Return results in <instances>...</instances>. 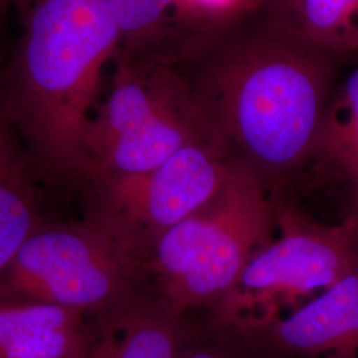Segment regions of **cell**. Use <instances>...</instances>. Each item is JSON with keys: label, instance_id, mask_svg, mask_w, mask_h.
I'll use <instances>...</instances> for the list:
<instances>
[{"label": "cell", "instance_id": "cell-1", "mask_svg": "<svg viewBox=\"0 0 358 358\" xmlns=\"http://www.w3.org/2000/svg\"><path fill=\"white\" fill-rule=\"evenodd\" d=\"M239 15L190 38L173 64L232 155L266 183L313 158L333 93L331 52L287 15Z\"/></svg>", "mask_w": 358, "mask_h": 358}, {"label": "cell", "instance_id": "cell-2", "mask_svg": "<svg viewBox=\"0 0 358 358\" xmlns=\"http://www.w3.org/2000/svg\"><path fill=\"white\" fill-rule=\"evenodd\" d=\"M23 34L10 57L1 109L31 161L59 177L84 178L87 134L105 63L121 32L106 0H17Z\"/></svg>", "mask_w": 358, "mask_h": 358}, {"label": "cell", "instance_id": "cell-3", "mask_svg": "<svg viewBox=\"0 0 358 358\" xmlns=\"http://www.w3.org/2000/svg\"><path fill=\"white\" fill-rule=\"evenodd\" d=\"M278 206L266 183L234 161L215 196L162 234L148 260L159 294L182 312L217 307L251 259L273 241Z\"/></svg>", "mask_w": 358, "mask_h": 358}, {"label": "cell", "instance_id": "cell-4", "mask_svg": "<svg viewBox=\"0 0 358 358\" xmlns=\"http://www.w3.org/2000/svg\"><path fill=\"white\" fill-rule=\"evenodd\" d=\"M106 100L87 134L84 178L97 186L150 171L180 148L220 137L170 62L118 53Z\"/></svg>", "mask_w": 358, "mask_h": 358}, {"label": "cell", "instance_id": "cell-5", "mask_svg": "<svg viewBox=\"0 0 358 358\" xmlns=\"http://www.w3.org/2000/svg\"><path fill=\"white\" fill-rule=\"evenodd\" d=\"M148 276V257L94 217L38 226L0 275V285L92 317L142 291Z\"/></svg>", "mask_w": 358, "mask_h": 358}, {"label": "cell", "instance_id": "cell-6", "mask_svg": "<svg viewBox=\"0 0 358 358\" xmlns=\"http://www.w3.org/2000/svg\"><path fill=\"white\" fill-rule=\"evenodd\" d=\"M278 206V205H276ZM282 234L257 252L217 307V329L226 334L263 327L304 306L358 263V226L352 217L336 226L309 223L278 207Z\"/></svg>", "mask_w": 358, "mask_h": 358}, {"label": "cell", "instance_id": "cell-7", "mask_svg": "<svg viewBox=\"0 0 358 358\" xmlns=\"http://www.w3.org/2000/svg\"><path fill=\"white\" fill-rule=\"evenodd\" d=\"M235 157L220 137L180 148L150 171L94 186L96 219L134 244L148 257L157 239L211 201Z\"/></svg>", "mask_w": 358, "mask_h": 358}, {"label": "cell", "instance_id": "cell-8", "mask_svg": "<svg viewBox=\"0 0 358 358\" xmlns=\"http://www.w3.org/2000/svg\"><path fill=\"white\" fill-rule=\"evenodd\" d=\"M235 336L264 357H357L358 263L288 316Z\"/></svg>", "mask_w": 358, "mask_h": 358}, {"label": "cell", "instance_id": "cell-9", "mask_svg": "<svg viewBox=\"0 0 358 358\" xmlns=\"http://www.w3.org/2000/svg\"><path fill=\"white\" fill-rule=\"evenodd\" d=\"M185 312L140 291L88 322L85 358H180L190 343Z\"/></svg>", "mask_w": 358, "mask_h": 358}, {"label": "cell", "instance_id": "cell-10", "mask_svg": "<svg viewBox=\"0 0 358 358\" xmlns=\"http://www.w3.org/2000/svg\"><path fill=\"white\" fill-rule=\"evenodd\" d=\"M87 316L0 285V358H85Z\"/></svg>", "mask_w": 358, "mask_h": 358}, {"label": "cell", "instance_id": "cell-11", "mask_svg": "<svg viewBox=\"0 0 358 358\" xmlns=\"http://www.w3.org/2000/svg\"><path fill=\"white\" fill-rule=\"evenodd\" d=\"M121 32L124 56L174 63L198 31L182 0H106Z\"/></svg>", "mask_w": 358, "mask_h": 358}, {"label": "cell", "instance_id": "cell-12", "mask_svg": "<svg viewBox=\"0 0 358 358\" xmlns=\"http://www.w3.org/2000/svg\"><path fill=\"white\" fill-rule=\"evenodd\" d=\"M29 165L17 130L0 106V275L40 226Z\"/></svg>", "mask_w": 358, "mask_h": 358}, {"label": "cell", "instance_id": "cell-13", "mask_svg": "<svg viewBox=\"0 0 358 358\" xmlns=\"http://www.w3.org/2000/svg\"><path fill=\"white\" fill-rule=\"evenodd\" d=\"M313 158L349 179L358 173V66L337 93H332Z\"/></svg>", "mask_w": 358, "mask_h": 358}, {"label": "cell", "instance_id": "cell-14", "mask_svg": "<svg viewBox=\"0 0 358 358\" xmlns=\"http://www.w3.org/2000/svg\"><path fill=\"white\" fill-rule=\"evenodd\" d=\"M296 23L325 51L358 48V0H303Z\"/></svg>", "mask_w": 358, "mask_h": 358}, {"label": "cell", "instance_id": "cell-15", "mask_svg": "<svg viewBox=\"0 0 358 358\" xmlns=\"http://www.w3.org/2000/svg\"><path fill=\"white\" fill-rule=\"evenodd\" d=\"M256 0H182L194 28L198 32L208 27L226 22L231 17L250 10Z\"/></svg>", "mask_w": 358, "mask_h": 358}, {"label": "cell", "instance_id": "cell-16", "mask_svg": "<svg viewBox=\"0 0 358 358\" xmlns=\"http://www.w3.org/2000/svg\"><path fill=\"white\" fill-rule=\"evenodd\" d=\"M180 358H238L234 350L224 343H199L192 341L185 348Z\"/></svg>", "mask_w": 358, "mask_h": 358}, {"label": "cell", "instance_id": "cell-17", "mask_svg": "<svg viewBox=\"0 0 358 358\" xmlns=\"http://www.w3.org/2000/svg\"><path fill=\"white\" fill-rule=\"evenodd\" d=\"M301 1H303V0H282V3H284L285 7H287L285 13H288V15H294V22H296L297 13H299V10H300Z\"/></svg>", "mask_w": 358, "mask_h": 358}, {"label": "cell", "instance_id": "cell-18", "mask_svg": "<svg viewBox=\"0 0 358 358\" xmlns=\"http://www.w3.org/2000/svg\"><path fill=\"white\" fill-rule=\"evenodd\" d=\"M350 180H352L353 187H355V213L350 217L356 220L358 226V173Z\"/></svg>", "mask_w": 358, "mask_h": 358}, {"label": "cell", "instance_id": "cell-19", "mask_svg": "<svg viewBox=\"0 0 358 358\" xmlns=\"http://www.w3.org/2000/svg\"><path fill=\"white\" fill-rule=\"evenodd\" d=\"M8 1H11V0H0V4H7Z\"/></svg>", "mask_w": 358, "mask_h": 358}, {"label": "cell", "instance_id": "cell-20", "mask_svg": "<svg viewBox=\"0 0 358 358\" xmlns=\"http://www.w3.org/2000/svg\"><path fill=\"white\" fill-rule=\"evenodd\" d=\"M355 358H358V356H357V357H355Z\"/></svg>", "mask_w": 358, "mask_h": 358}]
</instances>
